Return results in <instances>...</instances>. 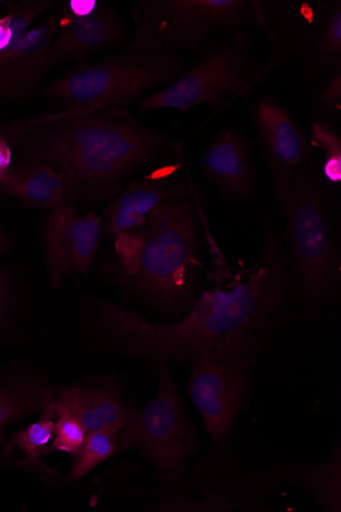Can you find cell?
I'll return each instance as SVG.
<instances>
[{
  "label": "cell",
  "mask_w": 341,
  "mask_h": 512,
  "mask_svg": "<svg viewBox=\"0 0 341 512\" xmlns=\"http://www.w3.org/2000/svg\"><path fill=\"white\" fill-rule=\"evenodd\" d=\"M0 133L8 142L24 138L32 162L60 174L66 203L75 209L115 198L128 175L181 153L179 145L123 108L64 110Z\"/></svg>",
  "instance_id": "obj_1"
},
{
  "label": "cell",
  "mask_w": 341,
  "mask_h": 512,
  "mask_svg": "<svg viewBox=\"0 0 341 512\" xmlns=\"http://www.w3.org/2000/svg\"><path fill=\"white\" fill-rule=\"evenodd\" d=\"M275 243L227 289L204 293L188 315L172 324L153 323L116 305L104 306L111 331L138 355L160 358L246 346L273 305L279 277Z\"/></svg>",
  "instance_id": "obj_2"
},
{
  "label": "cell",
  "mask_w": 341,
  "mask_h": 512,
  "mask_svg": "<svg viewBox=\"0 0 341 512\" xmlns=\"http://www.w3.org/2000/svg\"><path fill=\"white\" fill-rule=\"evenodd\" d=\"M115 245L136 289L172 305L187 297L199 266V221L186 200L162 204Z\"/></svg>",
  "instance_id": "obj_3"
},
{
  "label": "cell",
  "mask_w": 341,
  "mask_h": 512,
  "mask_svg": "<svg viewBox=\"0 0 341 512\" xmlns=\"http://www.w3.org/2000/svg\"><path fill=\"white\" fill-rule=\"evenodd\" d=\"M184 72L179 54L151 30L136 25L124 52L99 62L78 64L47 85L43 95L68 103L69 110L123 108L143 93L172 83Z\"/></svg>",
  "instance_id": "obj_4"
},
{
  "label": "cell",
  "mask_w": 341,
  "mask_h": 512,
  "mask_svg": "<svg viewBox=\"0 0 341 512\" xmlns=\"http://www.w3.org/2000/svg\"><path fill=\"white\" fill-rule=\"evenodd\" d=\"M273 179L303 287L311 297H320L333 285L338 268L324 199L305 167L294 175Z\"/></svg>",
  "instance_id": "obj_5"
},
{
  "label": "cell",
  "mask_w": 341,
  "mask_h": 512,
  "mask_svg": "<svg viewBox=\"0 0 341 512\" xmlns=\"http://www.w3.org/2000/svg\"><path fill=\"white\" fill-rule=\"evenodd\" d=\"M118 452L140 447L168 475L178 474L196 448L194 430L169 370L162 366L157 397L142 408L124 406Z\"/></svg>",
  "instance_id": "obj_6"
},
{
  "label": "cell",
  "mask_w": 341,
  "mask_h": 512,
  "mask_svg": "<svg viewBox=\"0 0 341 512\" xmlns=\"http://www.w3.org/2000/svg\"><path fill=\"white\" fill-rule=\"evenodd\" d=\"M136 25L148 28L175 53H193L218 31L261 21L250 0H148L135 6Z\"/></svg>",
  "instance_id": "obj_7"
},
{
  "label": "cell",
  "mask_w": 341,
  "mask_h": 512,
  "mask_svg": "<svg viewBox=\"0 0 341 512\" xmlns=\"http://www.w3.org/2000/svg\"><path fill=\"white\" fill-rule=\"evenodd\" d=\"M253 70L239 44H226L207 54L196 66L153 95L142 98L140 112L199 106L223 108L253 81Z\"/></svg>",
  "instance_id": "obj_8"
},
{
  "label": "cell",
  "mask_w": 341,
  "mask_h": 512,
  "mask_svg": "<svg viewBox=\"0 0 341 512\" xmlns=\"http://www.w3.org/2000/svg\"><path fill=\"white\" fill-rule=\"evenodd\" d=\"M234 346L191 355L188 392L203 417L207 432L218 440L227 435L249 394L243 348Z\"/></svg>",
  "instance_id": "obj_9"
},
{
  "label": "cell",
  "mask_w": 341,
  "mask_h": 512,
  "mask_svg": "<svg viewBox=\"0 0 341 512\" xmlns=\"http://www.w3.org/2000/svg\"><path fill=\"white\" fill-rule=\"evenodd\" d=\"M59 15V30L47 53L48 70L110 50L125 34L118 14L95 0L60 3Z\"/></svg>",
  "instance_id": "obj_10"
},
{
  "label": "cell",
  "mask_w": 341,
  "mask_h": 512,
  "mask_svg": "<svg viewBox=\"0 0 341 512\" xmlns=\"http://www.w3.org/2000/svg\"><path fill=\"white\" fill-rule=\"evenodd\" d=\"M103 236V218L94 213L81 215L69 204L44 220L42 245L51 282L59 287L70 274L88 273Z\"/></svg>",
  "instance_id": "obj_11"
},
{
  "label": "cell",
  "mask_w": 341,
  "mask_h": 512,
  "mask_svg": "<svg viewBox=\"0 0 341 512\" xmlns=\"http://www.w3.org/2000/svg\"><path fill=\"white\" fill-rule=\"evenodd\" d=\"M59 30V18L50 15L0 53V101L20 102L30 97L48 71L47 53Z\"/></svg>",
  "instance_id": "obj_12"
},
{
  "label": "cell",
  "mask_w": 341,
  "mask_h": 512,
  "mask_svg": "<svg viewBox=\"0 0 341 512\" xmlns=\"http://www.w3.org/2000/svg\"><path fill=\"white\" fill-rule=\"evenodd\" d=\"M254 122L273 176H291L305 167L309 153L306 136L283 107L272 100L259 102Z\"/></svg>",
  "instance_id": "obj_13"
},
{
  "label": "cell",
  "mask_w": 341,
  "mask_h": 512,
  "mask_svg": "<svg viewBox=\"0 0 341 512\" xmlns=\"http://www.w3.org/2000/svg\"><path fill=\"white\" fill-rule=\"evenodd\" d=\"M188 197L189 191L181 183L156 177L134 180L109 203L102 216L103 235L115 241L140 225L162 204Z\"/></svg>",
  "instance_id": "obj_14"
},
{
  "label": "cell",
  "mask_w": 341,
  "mask_h": 512,
  "mask_svg": "<svg viewBox=\"0 0 341 512\" xmlns=\"http://www.w3.org/2000/svg\"><path fill=\"white\" fill-rule=\"evenodd\" d=\"M198 166L220 193L231 201L245 200L252 186V165L242 137L233 129L217 134Z\"/></svg>",
  "instance_id": "obj_15"
},
{
  "label": "cell",
  "mask_w": 341,
  "mask_h": 512,
  "mask_svg": "<svg viewBox=\"0 0 341 512\" xmlns=\"http://www.w3.org/2000/svg\"><path fill=\"white\" fill-rule=\"evenodd\" d=\"M56 402L72 412L87 433L105 430L120 433L123 427L121 389L113 378L66 387Z\"/></svg>",
  "instance_id": "obj_16"
},
{
  "label": "cell",
  "mask_w": 341,
  "mask_h": 512,
  "mask_svg": "<svg viewBox=\"0 0 341 512\" xmlns=\"http://www.w3.org/2000/svg\"><path fill=\"white\" fill-rule=\"evenodd\" d=\"M0 190L50 211L67 204L62 177L53 167L41 162L11 168L0 181Z\"/></svg>",
  "instance_id": "obj_17"
},
{
  "label": "cell",
  "mask_w": 341,
  "mask_h": 512,
  "mask_svg": "<svg viewBox=\"0 0 341 512\" xmlns=\"http://www.w3.org/2000/svg\"><path fill=\"white\" fill-rule=\"evenodd\" d=\"M50 387L39 380L13 382L0 386V444L12 423L32 413L41 412L55 401Z\"/></svg>",
  "instance_id": "obj_18"
},
{
  "label": "cell",
  "mask_w": 341,
  "mask_h": 512,
  "mask_svg": "<svg viewBox=\"0 0 341 512\" xmlns=\"http://www.w3.org/2000/svg\"><path fill=\"white\" fill-rule=\"evenodd\" d=\"M57 416L56 399L42 411L39 420L25 429L13 434L5 444V452L11 454L21 451V465L33 470H44L42 457L52 451L50 443L54 439Z\"/></svg>",
  "instance_id": "obj_19"
},
{
  "label": "cell",
  "mask_w": 341,
  "mask_h": 512,
  "mask_svg": "<svg viewBox=\"0 0 341 512\" xmlns=\"http://www.w3.org/2000/svg\"><path fill=\"white\" fill-rule=\"evenodd\" d=\"M119 434L109 430L87 433L66 481L76 482L83 479L100 464L113 457L118 452Z\"/></svg>",
  "instance_id": "obj_20"
},
{
  "label": "cell",
  "mask_w": 341,
  "mask_h": 512,
  "mask_svg": "<svg viewBox=\"0 0 341 512\" xmlns=\"http://www.w3.org/2000/svg\"><path fill=\"white\" fill-rule=\"evenodd\" d=\"M86 435L87 432L78 418L68 409L57 404L52 451L59 450L76 458Z\"/></svg>",
  "instance_id": "obj_21"
},
{
  "label": "cell",
  "mask_w": 341,
  "mask_h": 512,
  "mask_svg": "<svg viewBox=\"0 0 341 512\" xmlns=\"http://www.w3.org/2000/svg\"><path fill=\"white\" fill-rule=\"evenodd\" d=\"M313 141L322 150L324 174L332 183L341 180V143L340 139L327 122H314L312 125Z\"/></svg>",
  "instance_id": "obj_22"
},
{
  "label": "cell",
  "mask_w": 341,
  "mask_h": 512,
  "mask_svg": "<svg viewBox=\"0 0 341 512\" xmlns=\"http://www.w3.org/2000/svg\"><path fill=\"white\" fill-rule=\"evenodd\" d=\"M316 53L319 59L331 66L341 63V9L332 11L320 32Z\"/></svg>",
  "instance_id": "obj_23"
},
{
  "label": "cell",
  "mask_w": 341,
  "mask_h": 512,
  "mask_svg": "<svg viewBox=\"0 0 341 512\" xmlns=\"http://www.w3.org/2000/svg\"><path fill=\"white\" fill-rule=\"evenodd\" d=\"M53 7L50 0H25V2L10 4L7 8V14L11 18L13 38L15 43L22 38L31 29L32 23L44 15Z\"/></svg>",
  "instance_id": "obj_24"
},
{
  "label": "cell",
  "mask_w": 341,
  "mask_h": 512,
  "mask_svg": "<svg viewBox=\"0 0 341 512\" xmlns=\"http://www.w3.org/2000/svg\"><path fill=\"white\" fill-rule=\"evenodd\" d=\"M320 104L327 112H340L341 74L339 71L337 74L331 77L327 84L324 86L320 96Z\"/></svg>",
  "instance_id": "obj_25"
},
{
  "label": "cell",
  "mask_w": 341,
  "mask_h": 512,
  "mask_svg": "<svg viewBox=\"0 0 341 512\" xmlns=\"http://www.w3.org/2000/svg\"><path fill=\"white\" fill-rule=\"evenodd\" d=\"M12 151L7 139L0 137V181H2L11 169Z\"/></svg>",
  "instance_id": "obj_26"
},
{
  "label": "cell",
  "mask_w": 341,
  "mask_h": 512,
  "mask_svg": "<svg viewBox=\"0 0 341 512\" xmlns=\"http://www.w3.org/2000/svg\"><path fill=\"white\" fill-rule=\"evenodd\" d=\"M13 38L11 18L6 14L0 18V53L4 52L11 44Z\"/></svg>",
  "instance_id": "obj_27"
},
{
  "label": "cell",
  "mask_w": 341,
  "mask_h": 512,
  "mask_svg": "<svg viewBox=\"0 0 341 512\" xmlns=\"http://www.w3.org/2000/svg\"><path fill=\"white\" fill-rule=\"evenodd\" d=\"M10 293V284L8 278L3 273H0V317L4 313Z\"/></svg>",
  "instance_id": "obj_28"
},
{
  "label": "cell",
  "mask_w": 341,
  "mask_h": 512,
  "mask_svg": "<svg viewBox=\"0 0 341 512\" xmlns=\"http://www.w3.org/2000/svg\"><path fill=\"white\" fill-rule=\"evenodd\" d=\"M10 244L7 237L3 234V231L0 230V255L6 253L9 250Z\"/></svg>",
  "instance_id": "obj_29"
}]
</instances>
